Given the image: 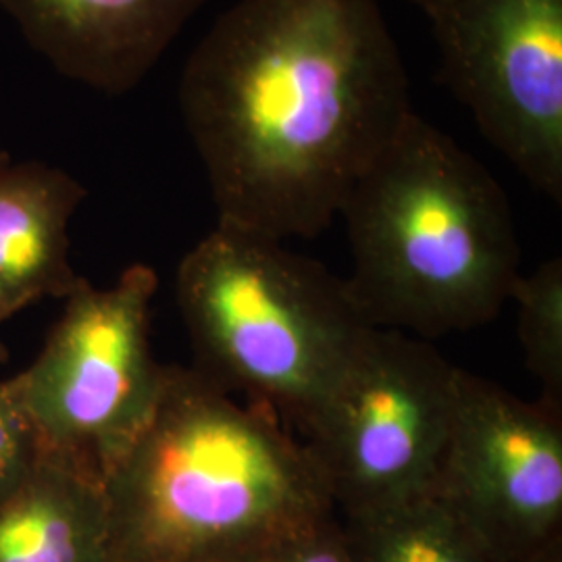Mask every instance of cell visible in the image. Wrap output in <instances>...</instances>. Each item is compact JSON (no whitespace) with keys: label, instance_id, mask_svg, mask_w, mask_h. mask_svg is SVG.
Here are the masks:
<instances>
[{"label":"cell","instance_id":"obj_1","mask_svg":"<svg viewBox=\"0 0 562 562\" xmlns=\"http://www.w3.org/2000/svg\"><path fill=\"white\" fill-rule=\"evenodd\" d=\"M181 113L217 222L323 234L415 111L378 0H240L183 67Z\"/></svg>","mask_w":562,"mask_h":562},{"label":"cell","instance_id":"obj_2","mask_svg":"<svg viewBox=\"0 0 562 562\" xmlns=\"http://www.w3.org/2000/svg\"><path fill=\"white\" fill-rule=\"evenodd\" d=\"M109 562H250L336 513L273 411L165 364L150 419L104 480Z\"/></svg>","mask_w":562,"mask_h":562},{"label":"cell","instance_id":"obj_3","mask_svg":"<svg viewBox=\"0 0 562 562\" xmlns=\"http://www.w3.org/2000/svg\"><path fill=\"white\" fill-rule=\"evenodd\" d=\"M352 271L344 280L369 327L422 340L492 322L521 276L501 183L442 130L413 113L341 206Z\"/></svg>","mask_w":562,"mask_h":562},{"label":"cell","instance_id":"obj_4","mask_svg":"<svg viewBox=\"0 0 562 562\" xmlns=\"http://www.w3.org/2000/svg\"><path fill=\"white\" fill-rule=\"evenodd\" d=\"M176 294L192 369L301 429L371 329L322 262L229 223L181 259Z\"/></svg>","mask_w":562,"mask_h":562},{"label":"cell","instance_id":"obj_5","mask_svg":"<svg viewBox=\"0 0 562 562\" xmlns=\"http://www.w3.org/2000/svg\"><path fill=\"white\" fill-rule=\"evenodd\" d=\"M153 267L136 262L109 288L81 278L46 344L11 387L42 457L104 485L150 419L165 364L150 346Z\"/></svg>","mask_w":562,"mask_h":562},{"label":"cell","instance_id":"obj_6","mask_svg":"<svg viewBox=\"0 0 562 562\" xmlns=\"http://www.w3.org/2000/svg\"><path fill=\"white\" fill-rule=\"evenodd\" d=\"M459 367L431 341L371 327L302 427L340 517L429 496L448 440Z\"/></svg>","mask_w":562,"mask_h":562},{"label":"cell","instance_id":"obj_7","mask_svg":"<svg viewBox=\"0 0 562 562\" xmlns=\"http://www.w3.org/2000/svg\"><path fill=\"white\" fill-rule=\"evenodd\" d=\"M429 496L503 562H562V411L459 371Z\"/></svg>","mask_w":562,"mask_h":562},{"label":"cell","instance_id":"obj_8","mask_svg":"<svg viewBox=\"0 0 562 562\" xmlns=\"http://www.w3.org/2000/svg\"><path fill=\"white\" fill-rule=\"evenodd\" d=\"M442 80L536 190L562 201V0H454L429 15Z\"/></svg>","mask_w":562,"mask_h":562},{"label":"cell","instance_id":"obj_9","mask_svg":"<svg viewBox=\"0 0 562 562\" xmlns=\"http://www.w3.org/2000/svg\"><path fill=\"white\" fill-rule=\"evenodd\" d=\"M206 0H0L27 42L69 80L136 88Z\"/></svg>","mask_w":562,"mask_h":562},{"label":"cell","instance_id":"obj_10","mask_svg":"<svg viewBox=\"0 0 562 562\" xmlns=\"http://www.w3.org/2000/svg\"><path fill=\"white\" fill-rule=\"evenodd\" d=\"M86 199L80 181L57 167L0 153V311L65 301L80 283L69 262V222Z\"/></svg>","mask_w":562,"mask_h":562},{"label":"cell","instance_id":"obj_11","mask_svg":"<svg viewBox=\"0 0 562 562\" xmlns=\"http://www.w3.org/2000/svg\"><path fill=\"white\" fill-rule=\"evenodd\" d=\"M0 562H109L102 483L41 454L0 498Z\"/></svg>","mask_w":562,"mask_h":562},{"label":"cell","instance_id":"obj_12","mask_svg":"<svg viewBox=\"0 0 562 562\" xmlns=\"http://www.w3.org/2000/svg\"><path fill=\"white\" fill-rule=\"evenodd\" d=\"M341 521L359 562H503L434 496Z\"/></svg>","mask_w":562,"mask_h":562},{"label":"cell","instance_id":"obj_13","mask_svg":"<svg viewBox=\"0 0 562 562\" xmlns=\"http://www.w3.org/2000/svg\"><path fill=\"white\" fill-rule=\"evenodd\" d=\"M508 301L517 304V334L540 401L562 411V261L550 259L519 276Z\"/></svg>","mask_w":562,"mask_h":562},{"label":"cell","instance_id":"obj_14","mask_svg":"<svg viewBox=\"0 0 562 562\" xmlns=\"http://www.w3.org/2000/svg\"><path fill=\"white\" fill-rule=\"evenodd\" d=\"M250 562H359L338 510L265 550Z\"/></svg>","mask_w":562,"mask_h":562},{"label":"cell","instance_id":"obj_15","mask_svg":"<svg viewBox=\"0 0 562 562\" xmlns=\"http://www.w3.org/2000/svg\"><path fill=\"white\" fill-rule=\"evenodd\" d=\"M41 459L38 440L11 382H0V498Z\"/></svg>","mask_w":562,"mask_h":562},{"label":"cell","instance_id":"obj_16","mask_svg":"<svg viewBox=\"0 0 562 562\" xmlns=\"http://www.w3.org/2000/svg\"><path fill=\"white\" fill-rule=\"evenodd\" d=\"M417 7H422L423 11H425V15L429 18V15H434V13H438V11H442L443 7H448L450 2H454V0H413Z\"/></svg>","mask_w":562,"mask_h":562},{"label":"cell","instance_id":"obj_17","mask_svg":"<svg viewBox=\"0 0 562 562\" xmlns=\"http://www.w3.org/2000/svg\"><path fill=\"white\" fill-rule=\"evenodd\" d=\"M7 319H9V317H7V315L0 311V325L7 322ZM7 359H9V350H7L4 341H2V338H0V364H2V362H7Z\"/></svg>","mask_w":562,"mask_h":562}]
</instances>
